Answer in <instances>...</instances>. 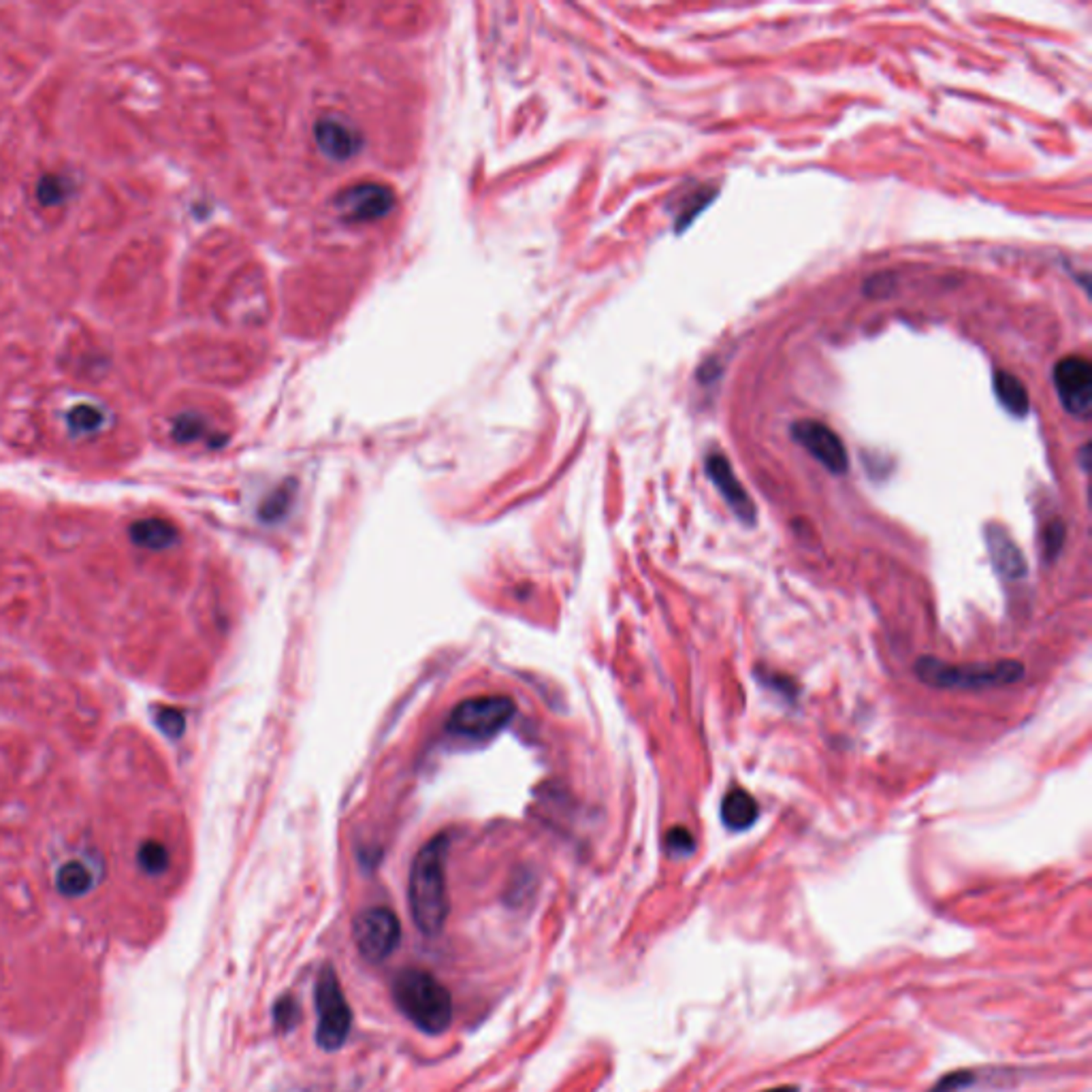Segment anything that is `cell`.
<instances>
[{
    "label": "cell",
    "mask_w": 1092,
    "mask_h": 1092,
    "mask_svg": "<svg viewBox=\"0 0 1092 1092\" xmlns=\"http://www.w3.org/2000/svg\"><path fill=\"white\" fill-rule=\"evenodd\" d=\"M446 854H449V837L438 835L423 845L410 867V914L416 928L427 936L439 935L449 917Z\"/></svg>",
    "instance_id": "cell-1"
},
{
    "label": "cell",
    "mask_w": 1092,
    "mask_h": 1092,
    "mask_svg": "<svg viewBox=\"0 0 1092 1092\" xmlns=\"http://www.w3.org/2000/svg\"><path fill=\"white\" fill-rule=\"evenodd\" d=\"M393 999L399 1011L427 1035H439L450 1026L452 1000L434 975L405 968L393 981Z\"/></svg>",
    "instance_id": "cell-2"
},
{
    "label": "cell",
    "mask_w": 1092,
    "mask_h": 1092,
    "mask_svg": "<svg viewBox=\"0 0 1092 1092\" xmlns=\"http://www.w3.org/2000/svg\"><path fill=\"white\" fill-rule=\"evenodd\" d=\"M915 675L922 683L936 689H990L1018 683L1024 676V665L1016 659L992 664H946L935 657H920Z\"/></svg>",
    "instance_id": "cell-3"
},
{
    "label": "cell",
    "mask_w": 1092,
    "mask_h": 1092,
    "mask_svg": "<svg viewBox=\"0 0 1092 1092\" xmlns=\"http://www.w3.org/2000/svg\"><path fill=\"white\" fill-rule=\"evenodd\" d=\"M516 704L508 696H476L459 702L446 721L449 732L470 741H489L514 719Z\"/></svg>",
    "instance_id": "cell-4"
},
{
    "label": "cell",
    "mask_w": 1092,
    "mask_h": 1092,
    "mask_svg": "<svg viewBox=\"0 0 1092 1092\" xmlns=\"http://www.w3.org/2000/svg\"><path fill=\"white\" fill-rule=\"evenodd\" d=\"M316 1013H319V1026H316V1043L322 1050L333 1052L346 1043L352 1029V1010L348 1005L346 994L341 990L340 978L333 967H325L319 973L314 988Z\"/></svg>",
    "instance_id": "cell-5"
},
{
    "label": "cell",
    "mask_w": 1092,
    "mask_h": 1092,
    "mask_svg": "<svg viewBox=\"0 0 1092 1092\" xmlns=\"http://www.w3.org/2000/svg\"><path fill=\"white\" fill-rule=\"evenodd\" d=\"M352 939L365 960L380 962L397 949L402 926L391 909L370 907L354 917Z\"/></svg>",
    "instance_id": "cell-6"
},
{
    "label": "cell",
    "mask_w": 1092,
    "mask_h": 1092,
    "mask_svg": "<svg viewBox=\"0 0 1092 1092\" xmlns=\"http://www.w3.org/2000/svg\"><path fill=\"white\" fill-rule=\"evenodd\" d=\"M1063 408L1077 418H1087L1092 408V365L1087 357L1069 354L1052 372Z\"/></svg>",
    "instance_id": "cell-7"
},
{
    "label": "cell",
    "mask_w": 1092,
    "mask_h": 1092,
    "mask_svg": "<svg viewBox=\"0 0 1092 1092\" xmlns=\"http://www.w3.org/2000/svg\"><path fill=\"white\" fill-rule=\"evenodd\" d=\"M792 438L809 452V455L824 465L830 474H845L849 468V457L845 450L843 439L838 438L826 423L803 418L792 425Z\"/></svg>",
    "instance_id": "cell-8"
},
{
    "label": "cell",
    "mask_w": 1092,
    "mask_h": 1092,
    "mask_svg": "<svg viewBox=\"0 0 1092 1092\" xmlns=\"http://www.w3.org/2000/svg\"><path fill=\"white\" fill-rule=\"evenodd\" d=\"M395 205V195L384 184H354L341 190L335 199V210L348 222H373L389 216Z\"/></svg>",
    "instance_id": "cell-9"
},
{
    "label": "cell",
    "mask_w": 1092,
    "mask_h": 1092,
    "mask_svg": "<svg viewBox=\"0 0 1092 1092\" xmlns=\"http://www.w3.org/2000/svg\"><path fill=\"white\" fill-rule=\"evenodd\" d=\"M707 474L713 484L719 491L723 500L728 502V506L734 510V514L739 516L742 523H755V503L749 493L742 487L739 478L732 471V465L726 457L721 455V452H713V455H708L707 459Z\"/></svg>",
    "instance_id": "cell-10"
},
{
    "label": "cell",
    "mask_w": 1092,
    "mask_h": 1092,
    "mask_svg": "<svg viewBox=\"0 0 1092 1092\" xmlns=\"http://www.w3.org/2000/svg\"><path fill=\"white\" fill-rule=\"evenodd\" d=\"M984 535L994 570L1007 580L1022 578L1026 574V559L1010 532L1003 525L990 523L984 529Z\"/></svg>",
    "instance_id": "cell-11"
},
{
    "label": "cell",
    "mask_w": 1092,
    "mask_h": 1092,
    "mask_svg": "<svg viewBox=\"0 0 1092 1092\" xmlns=\"http://www.w3.org/2000/svg\"><path fill=\"white\" fill-rule=\"evenodd\" d=\"M314 135L320 150L335 160H346L354 157V154L359 152L361 144H363L361 135L354 131L351 124L333 118L320 120L314 128Z\"/></svg>",
    "instance_id": "cell-12"
},
{
    "label": "cell",
    "mask_w": 1092,
    "mask_h": 1092,
    "mask_svg": "<svg viewBox=\"0 0 1092 1092\" xmlns=\"http://www.w3.org/2000/svg\"><path fill=\"white\" fill-rule=\"evenodd\" d=\"M760 806L751 794L742 787L730 790L721 800V819L730 830H747L758 822Z\"/></svg>",
    "instance_id": "cell-13"
},
{
    "label": "cell",
    "mask_w": 1092,
    "mask_h": 1092,
    "mask_svg": "<svg viewBox=\"0 0 1092 1092\" xmlns=\"http://www.w3.org/2000/svg\"><path fill=\"white\" fill-rule=\"evenodd\" d=\"M131 538L137 546L144 548H167L178 540V527L167 519L150 516V519H141L131 525Z\"/></svg>",
    "instance_id": "cell-14"
},
{
    "label": "cell",
    "mask_w": 1092,
    "mask_h": 1092,
    "mask_svg": "<svg viewBox=\"0 0 1092 1092\" xmlns=\"http://www.w3.org/2000/svg\"><path fill=\"white\" fill-rule=\"evenodd\" d=\"M94 873L83 860H69L64 862L56 873V888L62 896L80 898L86 892L92 890Z\"/></svg>",
    "instance_id": "cell-15"
},
{
    "label": "cell",
    "mask_w": 1092,
    "mask_h": 1092,
    "mask_svg": "<svg viewBox=\"0 0 1092 1092\" xmlns=\"http://www.w3.org/2000/svg\"><path fill=\"white\" fill-rule=\"evenodd\" d=\"M994 391H997L999 402L1003 408L1013 416H1026L1029 412V393L1026 386L1010 372H997L994 376Z\"/></svg>",
    "instance_id": "cell-16"
},
{
    "label": "cell",
    "mask_w": 1092,
    "mask_h": 1092,
    "mask_svg": "<svg viewBox=\"0 0 1092 1092\" xmlns=\"http://www.w3.org/2000/svg\"><path fill=\"white\" fill-rule=\"evenodd\" d=\"M137 864L147 875H160L169 869V851L158 841H144L137 849Z\"/></svg>",
    "instance_id": "cell-17"
},
{
    "label": "cell",
    "mask_w": 1092,
    "mask_h": 1092,
    "mask_svg": "<svg viewBox=\"0 0 1092 1092\" xmlns=\"http://www.w3.org/2000/svg\"><path fill=\"white\" fill-rule=\"evenodd\" d=\"M67 423L73 434H92V431L101 429L103 412L90 404H80L69 412Z\"/></svg>",
    "instance_id": "cell-18"
},
{
    "label": "cell",
    "mask_w": 1092,
    "mask_h": 1092,
    "mask_svg": "<svg viewBox=\"0 0 1092 1092\" xmlns=\"http://www.w3.org/2000/svg\"><path fill=\"white\" fill-rule=\"evenodd\" d=\"M67 182L58 176H45L37 186V197L43 205H58L67 197Z\"/></svg>",
    "instance_id": "cell-19"
},
{
    "label": "cell",
    "mask_w": 1092,
    "mask_h": 1092,
    "mask_svg": "<svg viewBox=\"0 0 1092 1092\" xmlns=\"http://www.w3.org/2000/svg\"><path fill=\"white\" fill-rule=\"evenodd\" d=\"M665 849L672 856H689L696 849V838L685 826H675L668 835H665Z\"/></svg>",
    "instance_id": "cell-20"
},
{
    "label": "cell",
    "mask_w": 1092,
    "mask_h": 1092,
    "mask_svg": "<svg viewBox=\"0 0 1092 1092\" xmlns=\"http://www.w3.org/2000/svg\"><path fill=\"white\" fill-rule=\"evenodd\" d=\"M203 421L201 416L197 415H182L173 425V438L178 439V442H192V439L201 438L203 434Z\"/></svg>",
    "instance_id": "cell-21"
},
{
    "label": "cell",
    "mask_w": 1092,
    "mask_h": 1092,
    "mask_svg": "<svg viewBox=\"0 0 1092 1092\" xmlns=\"http://www.w3.org/2000/svg\"><path fill=\"white\" fill-rule=\"evenodd\" d=\"M157 721H158L160 730H163L167 736H173V739L182 734L184 726H186L184 713L178 708H160L157 713Z\"/></svg>",
    "instance_id": "cell-22"
},
{
    "label": "cell",
    "mask_w": 1092,
    "mask_h": 1092,
    "mask_svg": "<svg viewBox=\"0 0 1092 1092\" xmlns=\"http://www.w3.org/2000/svg\"><path fill=\"white\" fill-rule=\"evenodd\" d=\"M1043 548H1045V555H1048V559H1054L1058 553H1061V548L1065 545V525L1063 521H1052L1048 527H1045L1043 532Z\"/></svg>",
    "instance_id": "cell-23"
},
{
    "label": "cell",
    "mask_w": 1092,
    "mask_h": 1092,
    "mask_svg": "<svg viewBox=\"0 0 1092 1092\" xmlns=\"http://www.w3.org/2000/svg\"><path fill=\"white\" fill-rule=\"evenodd\" d=\"M973 1082H975L973 1071H956V1074H947L941 1082H936L928 1092H958L962 1088H967L968 1084H973Z\"/></svg>",
    "instance_id": "cell-24"
},
{
    "label": "cell",
    "mask_w": 1092,
    "mask_h": 1092,
    "mask_svg": "<svg viewBox=\"0 0 1092 1092\" xmlns=\"http://www.w3.org/2000/svg\"><path fill=\"white\" fill-rule=\"evenodd\" d=\"M274 1013H276V1024L280 1026L282 1031L293 1029L295 1022H297V1018H299V1011H297L295 1000L290 999V997L282 999L280 1003L276 1005V1011Z\"/></svg>",
    "instance_id": "cell-25"
},
{
    "label": "cell",
    "mask_w": 1092,
    "mask_h": 1092,
    "mask_svg": "<svg viewBox=\"0 0 1092 1092\" xmlns=\"http://www.w3.org/2000/svg\"><path fill=\"white\" fill-rule=\"evenodd\" d=\"M762 1092H798V1088L796 1087H777V1088H768Z\"/></svg>",
    "instance_id": "cell-26"
}]
</instances>
